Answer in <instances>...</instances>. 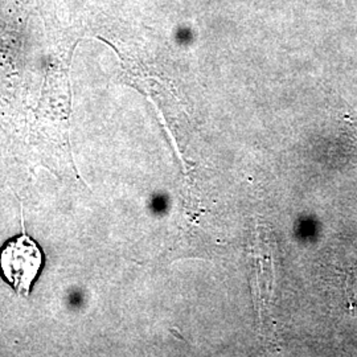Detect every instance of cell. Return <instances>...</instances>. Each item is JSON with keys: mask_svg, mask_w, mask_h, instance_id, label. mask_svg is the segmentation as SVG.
Returning a JSON list of instances; mask_svg holds the SVG:
<instances>
[{"mask_svg": "<svg viewBox=\"0 0 357 357\" xmlns=\"http://www.w3.org/2000/svg\"><path fill=\"white\" fill-rule=\"evenodd\" d=\"M43 266L41 248L24 233L8 240L0 249V274L19 296H29Z\"/></svg>", "mask_w": 357, "mask_h": 357, "instance_id": "1", "label": "cell"}]
</instances>
